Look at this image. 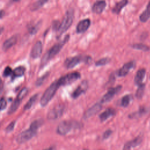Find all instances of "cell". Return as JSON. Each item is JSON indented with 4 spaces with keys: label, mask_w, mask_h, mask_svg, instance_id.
Here are the masks:
<instances>
[{
    "label": "cell",
    "mask_w": 150,
    "mask_h": 150,
    "mask_svg": "<svg viewBox=\"0 0 150 150\" xmlns=\"http://www.w3.org/2000/svg\"><path fill=\"white\" fill-rule=\"evenodd\" d=\"M69 35H67L65 36L64 39L59 42V43L55 44L43 56L42 60V64L46 63L50 59L53 57L56 54H57L61 49L63 47L64 45L69 40Z\"/></svg>",
    "instance_id": "6da1fadb"
},
{
    "label": "cell",
    "mask_w": 150,
    "mask_h": 150,
    "mask_svg": "<svg viewBox=\"0 0 150 150\" xmlns=\"http://www.w3.org/2000/svg\"><path fill=\"white\" fill-rule=\"evenodd\" d=\"M81 124L76 121L65 120L62 121L57 128V132L61 135H64L73 128H80Z\"/></svg>",
    "instance_id": "7a4b0ae2"
},
{
    "label": "cell",
    "mask_w": 150,
    "mask_h": 150,
    "mask_svg": "<svg viewBox=\"0 0 150 150\" xmlns=\"http://www.w3.org/2000/svg\"><path fill=\"white\" fill-rule=\"evenodd\" d=\"M74 18V10L71 8L67 11L66 12L62 22L60 23L59 27L57 29L58 36H60L64 32H66L71 25V23L73 21Z\"/></svg>",
    "instance_id": "3957f363"
},
{
    "label": "cell",
    "mask_w": 150,
    "mask_h": 150,
    "mask_svg": "<svg viewBox=\"0 0 150 150\" xmlns=\"http://www.w3.org/2000/svg\"><path fill=\"white\" fill-rule=\"evenodd\" d=\"M59 87L57 81H54L50 84V86L46 90L40 99V104L42 106H45L48 104Z\"/></svg>",
    "instance_id": "277c9868"
},
{
    "label": "cell",
    "mask_w": 150,
    "mask_h": 150,
    "mask_svg": "<svg viewBox=\"0 0 150 150\" xmlns=\"http://www.w3.org/2000/svg\"><path fill=\"white\" fill-rule=\"evenodd\" d=\"M81 77V74L79 72L73 71L69 73L62 77H61L59 80H57L59 86H66L71 84L79 79Z\"/></svg>",
    "instance_id": "5b68a950"
},
{
    "label": "cell",
    "mask_w": 150,
    "mask_h": 150,
    "mask_svg": "<svg viewBox=\"0 0 150 150\" xmlns=\"http://www.w3.org/2000/svg\"><path fill=\"white\" fill-rule=\"evenodd\" d=\"M91 59V57L88 56H81L78 55L71 57L67 58L64 62V66L67 69H71L75 67L77 64H79L81 62H88L89 60Z\"/></svg>",
    "instance_id": "8992f818"
},
{
    "label": "cell",
    "mask_w": 150,
    "mask_h": 150,
    "mask_svg": "<svg viewBox=\"0 0 150 150\" xmlns=\"http://www.w3.org/2000/svg\"><path fill=\"white\" fill-rule=\"evenodd\" d=\"M36 132L37 131L29 128L28 129H26L19 134L16 138V141L19 144L24 143L34 137L36 135Z\"/></svg>",
    "instance_id": "52a82bcc"
},
{
    "label": "cell",
    "mask_w": 150,
    "mask_h": 150,
    "mask_svg": "<svg viewBox=\"0 0 150 150\" xmlns=\"http://www.w3.org/2000/svg\"><path fill=\"white\" fill-rule=\"evenodd\" d=\"M64 106L62 104H59L51 109L47 114V118L50 120H56L60 118L64 111Z\"/></svg>",
    "instance_id": "ba28073f"
},
{
    "label": "cell",
    "mask_w": 150,
    "mask_h": 150,
    "mask_svg": "<svg viewBox=\"0 0 150 150\" xmlns=\"http://www.w3.org/2000/svg\"><path fill=\"white\" fill-rule=\"evenodd\" d=\"M122 86H117L115 87H112L110 88L108 91L103 96V97H102L100 103L101 104L104 103H107L110 101L112 98L119 91L121 90Z\"/></svg>",
    "instance_id": "9c48e42d"
},
{
    "label": "cell",
    "mask_w": 150,
    "mask_h": 150,
    "mask_svg": "<svg viewBox=\"0 0 150 150\" xmlns=\"http://www.w3.org/2000/svg\"><path fill=\"white\" fill-rule=\"evenodd\" d=\"M101 107H102V104L100 102L96 103L92 107H91L85 111L83 115L84 118L87 119L91 117V116L95 115L96 113L100 111V110L101 109Z\"/></svg>",
    "instance_id": "30bf717a"
},
{
    "label": "cell",
    "mask_w": 150,
    "mask_h": 150,
    "mask_svg": "<svg viewBox=\"0 0 150 150\" xmlns=\"http://www.w3.org/2000/svg\"><path fill=\"white\" fill-rule=\"evenodd\" d=\"M88 88V82L87 80H83L79 86L76 88V90L72 93L71 97L73 98H77L81 94L85 93Z\"/></svg>",
    "instance_id": "8fae6325"
},
{
    "label": "cell",
    "mask_w": 150,
    "mask_h": 150,
    "mask_svg": "<svg viewBox=\"0 0 150 150\" xmlns=\"http://www.w3.org/2000/svg\"><path fill=\"white\" fill-rule=\"evenodd\" d=\"M134 66H135V63L134 61H130L125 63L123 65V66L120 70H118L117 72L118 76L120 77L126 76L128 73L129 70L132 67H134Z\"/></svg>",
    "instance_id": "7c38bea8"
},
{
    "label": "cell",
    "mask_w": 150,
    "mask_h": 150,
    "mask_svg": "<svg viewBox=\"0 0 150 150\" xmlns=\"http://www.w3.org/2000/svg\"><path fill=\"white\" fill-rule=\"evenodd\" d=\"M91 25V21L89 19H84L80 21L77 25L76 31L77 33H83L86 32Z\"/></svg>",
    "instance_id": "4fadbf2b"
},
{
    "label": "cell",
    "mask_w": 150,
    "mask_h": 150,
    "mask_svg": "<svg viewBox=\"0 0 150 150\" xmlns=\"http://www.w3.org/2000/svg\"><path fill=\"white\" fill-rule=\"evenodd\" d=\"M42 50V45L40 41H38L36 42V43L33 45L31 52H30V56L33 59H36L39 57L41 53Z\"/></svg>",
    "instance_id": "5bb4252c"
},
{
    "label": "cell",
    "mask_w": 150,
    "mask_h": 150,
    "mask_svg": "<svg viewBox=\"0 0 150 150\" xmlns=\"http://www.w3.org/2000/svg\"><path fill=\"white\" fill-rule=\"evenodd\" d=\"M106 6V2L104 1H96L92 6V11L95 13H101L105 7Z\"/></svg>",
    "instance_id": "9a60e30c"
},
{
    "label": "cell",
    "mask_w": 150,
    "mask_h": 150,
    "mask_svg": "<svg viewBox=\"0 0 150 150\" xmlns=\"http://www.w3.org/2000/svg\"><path fill=\"white\" fill-rule=\"evenodd\" d=\"M115 114V110L112 108H108L106 109L99 115V118L101 122L107 120L110 117H112Z\"/></svg>",
    "instance_id": "2e32d148"
},
{
    "label": "cell",
    "mask_w": 150,
    "mask_h": 150,
    "mask_svg": "<svg viewBox=\"0 0 150 150\" xmlns=\"http://www.w3.org/2000/svg\"><path fill=\"white\" fill-rule=\"evenodd\" d=\"M145 72L146 71L145 69H141L137 72L134 78V82L136 85L139 86L142 84V81L145 75Z\"/></svg>",
    "instance_id": "e0dca14e"
},
{
    "label": "cell",
    "mask_w": 150,
    "mask_h": 150,
    "mask_svg": "<svg viewBox=\"0 0 150 150\" xmlns=\"http://www.w3.org/2000/svg\"><path fill=\"white\" fill-rule=\"evenodd\" d=\"M17 42V37L16 36H13L11 38H9L6 40H5L2 45V49L4 51L7 50L9 48H11L12 46H13Z\"/></svg>",
    "instance_id": "ac0fdd59"
},
{
    "label": "cell",
    "mask_w": 150,
    "mask_h": 150,
    "mask_svg": "<svg viewBox=\"0 0 150 150\" xmlns=\"http://www.w3.org/2000/svg\"><path fill=\"white\" fill-rule=\"evenodd\" d=\"M128 1L127 0H122L120 2H118L117 3H116L115 5L112 8V12L114 13H116V14H118L121 12L122 8L123 7H124L125 6H126V5L128 4Z\"/></svg>",
    "instance_id": "d6986e66"
},
{
    "label": "cell",
    "mask_w": 150,
    "mask_h": 150,
    "mask_svg": "<svg viewBox=\"0 0 150 150\" xmlns=\"http://www.w3.org/2000/svg\"><path fill=\"white\" fill-rule=\"evenodd\" d=\"M150 18V4L148 3L145 10L139 16V19L142 22H145Z\"/></svg>",
    "instance_id": "ffe728a7"
},
{
    "label": "cell",
    "mask_w": 150,
    "mask_h": 150,
    "mask_svg": "<svg viewBox=\"0 0 150 150\" xmlns=\"http://www.w3.org/2000/svg\"><path fill=\"white\" fill-rule=\"evenodd\" d=\"M25 71V69L23 66H19V67H16L12 72L13 78L22 76V75H23Z\"/></svg>",
    "instance_id": "44dd1931"
},
{
    "label": "cell",
    "mask_w": 150,
    "mask_h": 150,
    "mask_svg": "<svg viewBox=\"0 0 150 150\" xmlns=\"http://www.w3.org/2000/svg\"><path fill=\"white\" fill-rule=\"evenodd\" d=\"M21 100L18 99L17 98L15 100V101L13 102V103L11 104L9 110H8V114H12L18 108V107L20 105L21 103Z\"/></svg>",
    "instance_id": "7402d4cb"
},
{
    "label": "cell",
    "mask_w": 150,
    "mask_h": 150,
    "mask_svg": "<svg viewBox=\"0 0 150 150\" xmlns=\"http://www.w3.org/2000/svg\"><path fill=\"white\" fill-rule=\"evenodd\" d=\"M145 85L144 83H142L141 85L138 86V89L135 94V96L138 99H141L142 97L144 95V90H145Z\"/></svg>",
    "instance_id": "603a6c76"
},
{
    "label": "cell",
    "mask_w": 150,
    "mask_h": 150,
    "mask_svg": "<svg viewBox=\"0 0 150 150\" xmlns=\"http://www.w3.org/2000/svg\"><path fill=\"white\" fill-rule=\"evenodd\" d=\"M38 97V94H35L34 96H33L24 106V110H27L30 109L31 107L33 105V104L35 103V102L36 101Z\"/></svg>",
    "instance_id": "cb8c5ba5"
},
{
    "label": "cell",
    "mask_w": 150,
    "mask_h": 150,
    "mask_svg": "<svg viewBox=\"0 0 150 150\" xmlns=\"http://www.w3.org/2000/svg\"><path fill=\"white\" fill-rule=\"evenodd\" d=\"M131 47L134 49H138L143 51H148L149 50V47L148 46L141 43H134L131 45Z\"/></svg>",
    "instance_id": "d4e9b609"
},
{
    "label": "cell",
    "mask_w": 150,
    "mask_h": 150,
    "mask_svg": "<svg viewBox=\"0 0 150 150\" xmlns=\"http://www.w3.org/2000/svg\"><path fill=\"white\" fill-rule=\"evenodd\" d=\"M131 100V96L130 95H125L122 97L121 100V105L124 107H126L128 105L129 101Z\"/></svg>",
    "instance_id": "484cf974"
},
{
    "label": "cell",
    "mask_w": 150,
    "mask_h": 150,
    "mask_svg": "<svg viewBox=\"0 0 150 150\" xmlns=\"http://www.w3.org/2000/svg\"><path fill=\"white\" fill-rule=\"evenodd\" d=\"M47 1H38L35 2L34 4H32V7H31V10L32 11H35L42 7L45 3H46Z\"/></svg>",
    "instance_id": "4316f807"
},
{
    "label": "cell",
    "mask_w": 150,
    "mask_h": 150,
    "mask_svg": "<svg viewBox=\"0 0 150 150\" xmlns=\"http://www.w3.org/2000/svg\"><path fill=\"white\" fill-rule=\"evenodd\" d=\"M110 58H108V57H104V58H102V59L97 60L95 63V64L97 66H103V65H105V64L108 63L110 62Z\"/></svg>",
    "instance_id": "83f0119b"
},
{
    "label": "cell",
    "mask_w": 150,
    "mask_h": 150,
    "mask_svg": "<svg viewBox=\"0 0 150 150\" xmlns=\"http://www.w3.org/2000/svg\"><path fill=\"white\" fill-rule=\"evenodd\" d=\"M28 91V90L27 88H22V89L20 91V92L19 93V94H18V96H17L16 98H17L18 99H19V100L21 101V100L23 98V97H25V96L26 95Z\"/></svg>",
    "instance_id": "f1b7e54d"
},
{
    "label": "cell",
    "mask_w": 150,
    "mask_h": 150,
    "mask_svg": "<svg viewBox=\"0 0 150 150\" xmlns=\"http://www.w3.org/2000/svg\"><path fill=\"white\" fill-rule=\"evenodd\" d=\"M12 73V69H11L10 67L7 66V67L5 69V70H4V71L3 75H4V76L6 77V76H9Z\"/></svg>",
    "instance_id": "f546056e"
},
{
    "label": "cell",
    "mask_w": 150,
    "mask_h": 150,
    "mask_svg": "<svg viewBox=\"0 0 150 150\" xmlns=\"http://www.w3.org/2000/svg\"><path fill=\"white\" fill-rule=\"evenodd\" d=\"M47 76H48L47 74H45L44 76H43L42 77H41L40 79H38L37 81H36V84L37 86H40V85H41V84L43 83V82L45 80V79H46V78L47 77Z\"/></svg>",
    "instance_id": "4dcf8cb0"
},
{
    "label": "cell",
    "mask_w": 150,
    "mask_h": 150,
    "mask_svg": "<svg viewBox=\"0 0 150 150\" xmlns=\"http://www.w3.org/2000/svg\"><path fill=\"white\" fill-rule=\"evenodd\" d=\"M6 107V101L4 98L0 99V111L4 110Z\"/></svg>",
    "instance_id": "1f68e13d"
},
{
    "label": "cell",
    "mask_w": 150,
    "mask_h": 150,
    "mask_svg": "<svg viewBox=\"0 0 150 150\" xmlns=\"http://www.w3.org/2000/svg\"><path fill=\"white\" fill-rule=\"evenodd\" d=\"M15 121H13L6 128V131L9 132H11L13 130L14 127H15Z\"/></svg>",
    "instance_id": "d6a6232c"
},
{
    "label": "cell",
    "mask_w": 150,
    "mask_h": 150,
    "mask_svg": "<svg viewBox=\"0 0 150 150\" xmlns=\"http://www.w3.org/2000/svg\"><path fill=\"white\" fill-rule=\"evenodd\" d=\"M112 133V131L111 129H107V131H105L104 134H103V138L104 139H107L108 138L111 134Z\"/></svg>",
    "instance_id": "836d02e7"
},
{
    "label": "cell",
    "mask_w": 150,
    "mask_h": 150,
    "mask_svg": "<svg viewBox=\"0 0 150 150\" xmlns=\"http://www.w3.org/2000/svg\"><path fill=\"white\" fill-rule=\"evenodd\" d=\"M132 147V145L131 144V142L130 141L127 142L124 146V148H123V150H130L131 149V148Z\"/></svg>",
    "instance_id": "e575fe53"
},
{
    "label": "cell",
    "mask_w": 150,
    "mask_h": 150,
    "mask_svg": "<svg viewBox=\"0 0 150 150\" xmlns=\"http://www.w3.org/2000/svg\"><path fill=\"white\" fill-rule=\"evenodd\" d=\"M39 25H40V24H39V23H38L36 26H35L33 27V28L32 29V30H31V31H30V33H35V32H36L37 30H38V28L39 27Z\"/></svg>",
    "instance_id": "d590c367"
},
{
    "label": "cell",
    "mask_w": 150,
    "mask_h": 150,
    "mask_svg": "<svg viewBox=\"0 0 150 150\" xmlns=\"http://www.w3.org/2000/svg\"><path fill=\"white\" fill-rule=\"evenodd\" d=\"M45 150H54V148L53 147H50V148H49L47 149H46Z\"/></svg>",
    "instance_id": "8d00e7d4"
},
{
    "label": "cell",
    "mask_w": 150,
    "mask_h": 150,
    "mask_svg": "<svg viewBox=\"0 0 150 150\" xmlns=\"http://www.w3.org/2000/svg\"><path fill=\"white\" fill-rule=\"evenodd\" d=\"M3 30H4V29H3V28H0V35L2 33V32Z\"/></svg>",
    "instance_id": "74e56055"
},
{
    "label": "cell",
    "mask_w": 150,
    "mask_h": 150,
    "mask_svg": "<svg viewBox=\"0 0 150 150\" xmlns=\"http://www.w3.org/2000/svg\"><path fill=\"white\" fill-rule=\"evenodd\" d=\"M1 149V146L0 145V149Z\"/></svg>",
    "instance_id": "f35d334b"
},
{
    "label": "cell",
    "mask_w": 150,
    "mask_h": 150,
    "mask_svg": "<svg viewBox=\"0 0 150 150\" xmlns=\"http://www.w3.org/2000/svg\"><path fill=\"white\" fill-rule=\"evenodd\" d=\"M149 4H150V1H149Z\"/></svg>",
    "instance_id": "ab89813d"
},
{
    "label": "cell",
    "mask_w": 150,
    "mask_h": 150,
    "mask_svg": "<svg viewBox=\"0 0 150 150\" xmlns=\"http://www.w3.org/2000/svg\"><path fill=\"white\" fill-rule=\"evenodd\" d=\"M0 83H1V79H0Z\"/></svg>",
    "instance_id": "60d3db41"
}]
</instances>
